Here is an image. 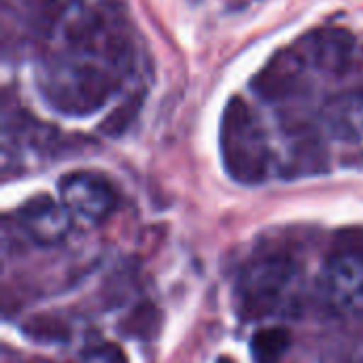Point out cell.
Instances as JSON below:
<instances>
[{
  "label": "cell",
  "mask_w": 363,
  "mask_h": 363,
  "mask_svg": "<svg viewBox=\"0 0 363 363\" xmlns=\"http://www.w3.org/2000/svg\"><path fill=\"white\" fill-rule=\"evenodd\" d=\"M334 138L347 145H363V104H336L330 113Z\"/></svg>",
  "instance_id": "obj_9"
},
{
  "label": "cell",
  "mask_w": 363,
  "mask_h": 363,
  "mask_svg": "<svg viewBox=\"0 0 363 363\" xmlns=\"http://www.w3.org/2000/svg\"><path fill=\"white\" fill-rule=\"evenodd\" d=\"M136 111H138V102H136V98H132L130 102H125V104H121L119 108H115V111L106 117V121L100 125V130H102L104 134H108V136H119V134L130 125V121L134 119Z\"/></svg>",
  "instance_id": "obj_11"
},
{
  "label": "cell",
  "mask_w": 363,
  "mask_h": 363,
  "mask_svg": "<svg viewBox=\"0 0 363 363\" xmlns=\"http://www.w3.org/2000/svg\"><path fill=\"white\" fill-rule=\"evenodd\" d=\"M291 345L289 334L283 328L262 330L251 340V351L257 363H279Z\"/></svg>",
  "instance_id": "obj_10"
},
{
  "label": "cell",
  "mask_w": 363,
  "mask_h": 363,
  "mask_svg": "<svg viewBox=\"0 0 363 363\" xmlns=\"http://www.w3.org/2000/svg\"><path fill=\"white\" fill-rule=\"evenodd\" d=\"M353 47H355V38L349 30L330 28L308 36L306 49H302V53L311 57L319 70L342 74L353 60Z\"/></svg>",
  "instance_id": "obj_8"
},
{
  "label": "cell",
  "mask_w": 363,
  "mask_h": 363,
  "mask_svg": "<svg viewBox=\"0 0 363 363\" xmlns=\"http://www.w3.org/2000/svg\"><path fill=\"white\" fill-rule=\"evenodd\" d=\"M304 72L306 55L302 53V49H283L253 79V89L270 102L283 100L304 87Z\"/></svg>",
  "instance_id": "obj_6"
},
{
  "label": "cell",
  "mask_w": 363,
  "mask_h": 363,
  "mask_svg": "<svg viewBox=\"0 0 363 363\" xmlns=\"http://www.w3.org/2000/svg\"><path fill=\"white\" fill-rule=\"evenodd\" d=\"M217 363H232V362H230V359H219Z\"/></svg>",
  "instance_id": "obj_13"
},
{
  "label": "cell",
  "mask_w": 363,
  "mask_h": 363,
  "mask_svg": "<svg viewBox=\"0 0 363 363\" xmlns=\"http://www.w3.org/2000/svg\"><path fill=\"white\" fill-rule=\"evenodd\" d=\"M221 160L225 172L242 185H257L270 170V147L266 132L242 98H232L221 117Z\"/></svg>",
  "instance_id": "obj_1"
},
{
  "label": "cell",
  "mask_w": 363,
  "mask_h": 363,
  "mask_svg": "<svg viewBox=\"0 0 363 363\" xmlns=\"http://www.w3.org/2000/svg\"><path fill=\"white\" fill-rule=\"evenodd\" d=\"M321 289L336 313H363V245H345L328 257Z\"/></svg>",
  "instance_id": "obj_4"
},
{
  "label": "cell",
  "mask_w": 363,
  "mask_h": 363,
  "mask_svg": "<svg viewBox=\"0 0 363 363\" xmlns=\"http://www.w3.org/2000/svg\"><path fill=\"white\" fill-rule=\"evenodd\" d=\"M19 223L38 245H55L70 232V213L62 202L40 194L19 208Z\"/></svg>",
  "instance_id": "obj_7"
},
{
  "label": "cell",
  "mask_w": 363,
  "mask_h": 363,
  "mask_svg": "<svg viewBox=\"0 0 363 363\" xmlns=\"http://www.w3.org/2000/svg\"><path fill=\"white\" fill-rule=\"evenodd\" d=\"M79 363H128L125 355L113 347V345H104V347H96L91 351H87Z\"/></svg>",
  "instance_id": "obj_12"
},
{
  "label": "cell",
  "mask_w": 363,
  "mask_h": 363,
  "mask_svg": "<svg viewBox=\"0 0 363 363\" xmlns=\"http://www.w3.org/2000/svg\"><path fill=\"white\" fill-rule=\"evenodd\" d=\"M119 74L85 60H55L49 64L45 96L49 104L68 115L98 111L115 91Z\"/></svg>",
  "instance_id": "obj_2"
},
{
  "label": "cell",
  "mask_w": 363,
  "mask_h": 363,
  "mask_svg": "<svg viewBox=\"0 0 363 363\" xmlns=\"http://www.w3.org/2000/svg\"><path fill=\"white\" fill-rule=\"evenodd\" d=\"M60 202L87 223H102L117 204L113 185L98 172H70L60 181Z\"/></svg>",
  "instance_id": "obj_5"
},
{
  "label": "cell",
  "mask_w": 363,
  "mask_h": 363,
  "mask_svg": "<svg viewBox=\"0 0 363 363\" xmlns=\"http://www.w3.org/2000/svg\"><path fill=\"white\" fill-rule=\"evenodd\" d=\"M300 272L285 253H266L255 257L240 277V300L247 313L255 317L277 315L296 300Z\"/></svg>",
  "instance_id": "obj_3"
}]
</instances>
